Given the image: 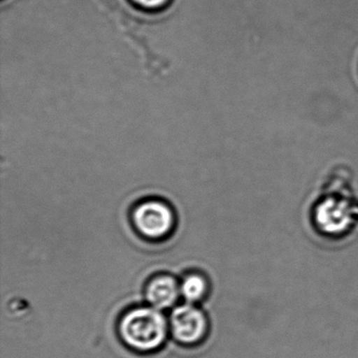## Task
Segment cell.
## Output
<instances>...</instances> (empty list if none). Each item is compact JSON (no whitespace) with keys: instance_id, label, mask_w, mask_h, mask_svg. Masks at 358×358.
I'll use <instances>...</instances> for the list:
<instances>
[{"instance_id":"obj_1","label":"cell","mask_w":358,"mask_h":358,"mask_svg":"<svg viewBox=\"0 0 358 358\" xmlns=\"http://www.w3.org/2000/svg\"><path fill=\"white\" fill-rule=\"evenodd\" d=\"M169 324L160 310L137 307L129 310L119 322V334L125 345L138 352H152L164 343Z\"/></svg>"},{"instance_id":"obj_2","label":"cell","mask_w":358,"mask_h":358,"mask_svg":"<svg viewBox=\"0 0 358 358\" xmlns=\"http://www.w3.org/2000/svg\"><path fill=\"white\" fill-rule=\"evenodd\" d=\"M357 223L358 213L347 200L327 198L314 211L316 230L330 240H341L350 236Z\"/></svg>"},{"instance_id":"obj_3","label":"cell","mask_w":358,"mask_h":358,"mask_svg":"<svg viewBox=\"0 0 358 358\" xmlns=\"http://www.w3.org/2000/svg\"><path fill=\"white\" fill-rule=\"evenodd\" d=\"M133 222L137 231L144 238L158 241L171 234L175 226V215L164 202L150 200L134 209Z\"/></svg>"},{"instance_id":"obj_4","label":"cell","mask_w":358,"mask_h":358,"mask_svg":"<svg viewBox=\"0 0 358 358\" xmlns=\"http://www.w3.org/2000/svg\"><path fill=\"white\" fill-rule=\"evenodd\" d=\"M169 327L176 341L184 345H194L204 338L208 330V322L200 309L188 303L173 310Z\"/></svg>"},{"instance_id":"obj_5","label":"cell","mask_w":358,"mask_h":358,"mask_svg":"<svg viewBox=\"0 0 358 358\" xmlns=\"http://www.w3.org/2000/svg\"><path fill=\"white\" fill-rule=\"evenodd\" d=\"M180 294V285L175 278L169 274L155 276L146 286V299L152 307L158 310L173 307Z\"/></svg>"},{"instance_id":"obj_6","label":"cell","mask_w":358,"mask_h":358,"mask_svg":"<svg viewBox=\"0 0 358 358\" xmlns=\"http://www.w3.org/2000/svg\"><path fill=\"white\" fill-rule=\"evenodd\" d=\"M180 290L182 296L188 303H196L206 296L208 284L202 274L190 273L184 278L183 282L180 285Z\"/></svg>"},{"instance_id":"obj_7","label":"cell","mask_w":358,"mask_h":358,"mask_svg":"<svg viewBox=\"0 0 358 358\" xmlns=\"http://www.w3.org/2000/svg\"><path fill=\"white\" fill-rule=\"evenodd\" d=\"M134 3L146 10H158L165 7L171 0H131Z\"/></svg>"}]
</instances>
